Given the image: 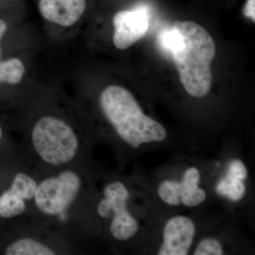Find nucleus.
<instances>
[{"instance_id": "16", "label": "nucleus", "mask_w": 255, "mask_h": 255, "mask_svg": "<svg viewBox=\"0 0 255 255\" xmlns=\"http://www.w3.org/2000/svg\"><path fill=\"white\" fill-rule=\"evenodd\" d=\"M223 251L221 243L215 238L202 240L198 245L194 255H222Z\"/></svg>"}, {"instance_id": "12", "label": "nucleus", "mask_w": 255, "mask_h": 255, "mask_svg": "<svg viewBox=\"0 0 255 255\" xmlns=\"http://www.w3.org/2000/svg\"><path fill=\"white\" fill-rule=\"evenodd\" d=\"M243 181L226 175L218 183L216 191L219 195L226 196L231 201L241 200L246 192V185Z\"/></svg>"}, {"instance_id": "14", "label": "nucleus", "mask_w": 255, "mask_h": 255, "mask_svg": "<svg viewBox=\"0 0 255 255\" xmlns=\"http://www.w3.org/2000/svg\"><path fill=\"white\" fill-rule=\"evenodd\" d=\"M37 186L38 184L33 178L20 172L15 176L11 188L22 196L24 200H31L34 198Z\"/></svg>"}, {"instance_id": "5", "label": "nucleus", "mask_w": 255, "mask_h": 255, "mask_svg": "<svg viewBox=\"0 0 255 255\" xmlns=\"http://www.w3.org/2000/svg\"><path fill=\"white\" fill-rule=\"evenodd\" d=\"M103 199L97 206L101 217H112L110 231L119 241H125L133 237L138 231V225L127 209L129 193L123 183L114 182L108 184L104 190Z\"/></svg>"}, {"instance_id": "13", "label": "nucleus", "mask_w": 255, "mask_h": 255, "mask_svg": "<svg viewBox=\"0 0 255 255\" xmlns=\"http://www.w3.org/2000/svg\"><path fill=\"white\" fill-rule=\"evenodd\" d=\"M24 73V65L18 58H12L0 63V82L16 85L21 81Z\"/></svg>"}, {"instance_id": "20", "label": "nucleus", "mask_w": 255, "mask_h": 255, "mask_svg": "<svg viewBox=\"0 0 255 255\" xmlns=\"http://www.w3.org/2000/svg\"><path fill=\"white\" fill-rule=\"evenodd\" d=\"M7 29V26L6 23L2 19H0V40L1 39L3 36ZM0 55H1V50H0Z\"/></svg>"}, {"instance_id": "21", "label": "nucleus", "mask_w": 255, "mask_h": 255, "mask_svg": "<svg viewBox=\"0 0 255 255\" xmlns=\"http://www.w3.org/2000/svg\"><path fill=\"white\" fill-rule=\"evenodd\" d=\"M2 137V129H1V126H0V139Z\"/></svg>"}, {"instance_id": "8", "label": "nucleus", "mask_w": 255, "mask_h": 255, "mask_svg": "<svg viewBox=\"0 0 255 255\" xmlns=\"http://www.w3.org/2000/svg\"><path fill=\"white\" fill-rule=\"evenodd\" d=\"M86 9V0H40L38 9L45 19L61 26L78 22Z\"/></svg>"}, {"instance_id": "15", "label": "nucleus", "mask_w": 255, "mask_h": 255, "mask_svg": "<svg viewBox=\"0 0 255 255\" xmlns=\"http://www.w3.org/2000/svg\"><path fill=\"white\" fill-rule=\"evenodd\" d=\"M159 197L166 204L171 206H179L181 200V182L176 180H165L159 185Z\"/></svg>"}, {"instance_id": "11", "label": "nucleus", "mask_w": 255, "mask_h": 255, "mask_svg": "<svg viewBox=\"0 0 255 255\" xmlns=\"http://www.w3.org/2000/svg\"><path fill=\"white\" fill-rule=\"evenodd\" d=\"M24 199L9 188L0 196V217L11 219L22 214L26 210Z\"/></svg>"}, {"instance_id": "9", "label": "nucleus", "mask_w": 255, "mask_h": 255, "mask_svg": "<svg viewBox=\"0 0 255 255\" xmlns=\"http://www.w3.org/2000/svg\"><path fill=\"white\" fill-rule=\"evenodd\" d=\"M200 173L195 167L186 171L181 182V200L182 204L188 207L199 206L206 199L204 189L199 187Z\"/></svg>"}, {"instance_id": "6", "label": "nucleus", "mask_w": 255, "mask_h": 255, "mask_svg": "<svg viewBox=\"0 0 255 255\" xmlns=\"http://www.w3.org/2000/svg\"><path fill=\"white\" fill-rule=\"evenodd\" d=\"M114 44L125 50L142 38L148 29V14L143 8L119 11L114 16Z\"/></svg>"}, {"instance_id": "3", "label": "nucleus", "mask_w": 255, "mask_h": 255, "mask_svg": "<svg viewBox=\"0 0 255 255\" xmlns=\"http://www.w3.org/2000/svg\"><path fill=\"white\" fill-rule=\"evenodd\" d=\"M31 141L37 155L50 165L69 163L78 152V138L73 129L61 119L50 116L42 117L35 124Z\"/></svg>"}, {"instance_id": "2", "label": "nucleus", "mask_w": 255, "mask_h": 255, "mask_svg": "<svg viewBox=\"0 0 255 255\" xmlns=\"http://www.w3.org/2000/svg\"><path fill=\"white\" fill-rule=\"evenodd\" d=\"M100 105L116 131L132 147L142 144L161 142L167 137L162 124L147 117L128 90L111 85L102 92Z\"/></svg>"}, {"instance_id": "7", "label": "nucleus", "mask_w": 255, "mask_h": 255, "mask_svg": "<svg viewBox=\"0 0 255 255\" xmlns=\"http://www.w3.org/2000/svg\"><path fill=\"white\" fill-rule=\"evenodd\" d=\"M195 232V226L189 218L182 216L172 218L164 226L163 243L157 254L187 255Z\"/></svg>"}, {"instance_id": "1", "label": "nucleus", "mask_w": 255, "mask_h": 255, "mask_svg": "<svg viewBox=\"0 0 255 255\" xmlns=\"http://www.w3.org/2000/svg\"><path fill=\"white\" fill-rule=\"evenodd\" d=\"M173 26L179 34L172 54L186 91L195 97L208 95L212 85L211 65L216 45L205 28L193 21H179Z\"/></svg>"}, {"instance_id": "4", "label": "nucleus", "mask_w": 255, "mask_h": 255, "mask_svg": "<svg viewBox=\"0 0 255 255\" xmlns=\"http://www.w3.org/2000/svg\"><path fill=\"white\" fill-rule=\"evenodd\" d=\"M81 179L73 171L67 170L56 177L47 178L37 186L35 204L43 214H63L78 196Z\"/></svg>"}, {"instance_id": "19", "label": "nucleus", "mask_w": 255, "mask_h": 255, "mask_svg": "<svg viewBox=\"0 0 255 255\" xmlns=\"http://www.w3.org/2000/svg\"><path fill=\"white\" fill-rule=\"evenodd\" d=\"M243 14L246 17L255 21V0H247L246 6L243 9Z\"/></svg>"}, {"instance_id": "18", "label": "nucleus", "mask_w": 255, "mask_h": 255, "mask_svg": "<svg viewBox=\"0 0 255 255\" xmlns=\"http://www.w3.org/2000/svg\"><path fill=\"white\" fill-rule=\"evenodd\" d=\"M226 175L244 180L248 177V171H247L246 165L241 160L234 159L230 163Z\"/></svg>"}, {"instance_id": "17", "label": "nucleus", "mask_w": 255, "mask_h": 255, "mask_svg": "<svg viewBox=\"0 0 255 255\" xmlns=\"http://www.w3.org/2000/svg\"><path fill=\"white\" fill-rule=\"evenodd\" d=\"M179 40V33L174 26L164 30L159 37V45L164 51L167 52L169 54L172 53V50L177 46Z\"/></svg>"}, {"instance_id": "10", "label": "nucleus", "mask_w": 255, "mask_h": 255, "mask_svg": "<svg viewBox=\"0 0 255 255\" xmlns=\"http://www.w3.org/2000/svg\"><path fill=\"white\" fill-rule=\"evenodd\" d=\"M6 255H54V251L41 242L24 238L11 243L5 251Z\"/></svg>"}]
</instances>
